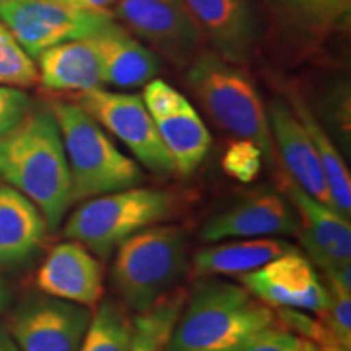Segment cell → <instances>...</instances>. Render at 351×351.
Instances as JSON below:
<instances>
[{
	"label": "cell",
	"mask_w": 351,
	"mask_h": 351,
	"mask_svg": "<svg viewBox=\"0 0 351 351\" xmlns=\"http://www.w3.org/2000/svg\"><path fill=\"white\" fill-rule=\"evenodd\" d=\"M0 176L41 210L56 231L70 208L72 181L59 125L49 106H34L0 135Z\"/></svg>",
	"instance_id": "1"
},
{
	"label": "cell",
	"mask_w": 351,
	"mask_h": 351,
	"mask_svg": "<svg viewBox=\"0 0 351 351\" xmlns=\"http://www.w3.org/2000/svg\"><path fill=\"white\" fill-rule=\"evenodd\" d=\"M275 322L271 307L244 287L221 280L200 282L182 307L165 351H232Z\"/></svg>",
	"instance_id": "2"
},
{
	"label": "cell",
	"mask_w": 351,
	"mask_h": 351,
	"mask_svg": "<svg viewBox=\"0 0 351 351\" xmlns=\"http://www.w3.org/2000/svg\"><path fill=\"white\" fill-rule=\"evenodd\" d=\"M47 106L62 137L72 181V202L142 186V168L116 147L85 109L60 99L51 101Z\"/></svg>",
	"instance_id": "3"
},
{
	"label": "cell",
	"mask_w": 351,
	"mask_h": 351,
	"mask_svg": "<svg viewBox=\"0 0 351 351\" xmlns=\"http://www.w3.org/2000/svg\"><path fill=\"white\" fill-rule=\"evenodd\" d=\"M186 270V231L181 226L158 223L119 244L111 276L125 306L138 314L169 295Z\"/></svg>",
	"instance_id": "4"
},
{
	"label": "cell",
	"mask_w": 351,
	"mask_h": 351,
	"mask_svg": "<svg viewBox=\"0 0 351 351\" xmlns=\"http://www.w3.org/2000/svg\"><path fill=\"white\" fill-rule=\"evenodd\" d=\"M187 83L223 130L236 138L251 140L261 148L263 158L274 160L275 145L269 114L247 73L217 52H200L192 59Z\"/></svg>",
	"instance_id": "5"
},
{
	"label": "cell",
	"mask_w": 351,
	"mask_h": 351,
	"mask_svg": "<svg viewBox=\"0 0 351 351\" xmlns=\"http://www.w3.org/2000/svg\"><path fill=\"white\" fill-rule=\"evenodd\" d=\"M174 213V195L160 189L130 187L83 200L70 215L64 236L98 257H109L135 232Z\"/></svg>",
	"instance_id": "6"
},
{
	"label": "cell",
	"mask_w": 351,
	"mask_h": 351,
	"mask_svg": "<svg viewBox=\"0 0 351 351\" xmlns=\"http://www.w3.org/2000/svg\"><path fill=\"white\" fill-rule=\"evenodd\" d=\"M0 21L32 59L56 44L91 38L112 21L108 12L86 10L70 0H7Z\"/></svg>",
	"instance_id": "7"
},
{
	"label": "cell",
	"mask_w": 351,
	"mask_h": 351,
	"mask_svg": "<svg viewBox=\"0 0 351 351\" xmlns=\"http://www.w3.org/2000/svg\"><path fill=\"white\" fill-rule=\"evenodd\" d=\"M78 106L129 148L135 160L156 174H173L176 166L142 96L103 88L77 93Z\"/></svg>",
	"instance_id": "8"
},
{
	"label": "cell",
	"mask_w": 351,
	"mask_h": 351,
	"mask_svg": "<svg viewBox=\"0 0 351 351\" xmlns=\"http://www.w3.org/2000/svg\"><path fill=\"white\" fill-rule=\"evenodd\" d=\"M282 189L300 217V238L327 282L351 289V226L345 217L298 186L288 174Z\"/></svg>",
	"instance_id": "9"
},
{
	"label": "cell",
	"mask_w": 351,
	"mask_h": 351,
	"mask_svg": "<svg viewBox=\"0 0 351 351\" xmlns=\"http://www.w3.org/2000/svg\"><path fill=\"white\" fill-rule=\"evenodd\" d=\"M142 99L176 171L182 176L194 174L212 147V135L199 112L186 96L158 78L145 85Z\"/></svg>",
	"instance_id": "10"
},
{
	"label": "cell",
	"mask_w": 351,
	"mask_h": 351,
	"mask_svg": "<svg viewBox=\"0 0 351 351\" xmlns=\"http://www.w3.org/2000/svg\"><path fill=\"white\" fill-rule=\"evenodd\" d=\"M90 320L86 306L34 293L12 314L8 332L20 351H78Z\"/></svg>",
	"instance_id": "11"
},
{
	"label": "cell",
	"mask_w": 351,
	"mask_h": 351,
	"mask_svg": "<svg viewBox=\"0 0 351 351\" xmlns=\"http://www.w3.org/2000/svg\"><path fill=\"white\" fill-rule=\"evenodd\" d=\"M117 13L174 64L192 62L199 51L200 32L184 0H117Z\"/></svg>",
	"instance_id": "12"
},
{
	"label": "cell",
	"mask_w": 351,
	"mask_h": 351,
	"mask_svg": "<svg viewBox=\"0 0 351 351\" xmlns=\"http://www.w3.org/2000/svg\"><path fill=\"white\" fill-rule=\"evenodd\" d=\"M241 282L257 300L283 309L319 313L328 302V289L314 265L295 249L241 275Z\"/></svg>",
	"instance_id": "13"
},
{
	"label": "cell",
	"mask_w": 351,
	"mask_h": 351,
	"mask_svg": "<svg viewBox=\"0 0 351 351\" xmlns=\"http://www.w3.org/2000/svg\"><path fill=\"white\" fill-rule=\"evenodd\" d=\"M300 217L291 202L270 191L256 192L215 215L200 231L205 243L298 234Z\"/></svg>",
	"instance_id": "14"
},
{
	"label": "cell",
	"mask_w": 351,
	"mask_h": 351,
	"mask_svg": "<svg viewBox=\"0 0 351 351\" xmlns=\"http://www.w3.org/2000/svg\"><path fill=\"white\" fill-rule=\"evenodd\" d=\"M36 287L44 295L91 307L104 291V271L93 252L77 241L54 245L36 274Z\"/></svg>",
	"instance_id": "15"
},
{
	"label": "cell",
	"mask_w": 351,
	"mask_h": 351,
	"mask_svg": "<svg viewBox=\"0 0 351 351\" xmlns=\"http://www.w3.org/2000/svg\"><path fill=\"white\" fill-rule=\"evenodd\" d=\"M269 124L287 174L302 191L332 207L327 179L315 147L291 106L283 99L271 101Z\"/></svg>",
	"instance_id": "16"
},
{
	"label": "cell",
	"mask_w": 351,
	"mask_h": 351,
	"mask_svg": "<svg viewBox=\"0 0 351 351\" xmlns=\"http://www.w3.org/2000/svg\"><path fill=\"white\" fill-rule=\"evenodd\" d=\"M195 23L204 28L217 54L231 64L251 57L257 43V21L247 0H184Z\"/></svg>",
	"instance_id": "17"
},
{
	"label": "cell",
	"mask_w": 351,
	"mask_h": 351,
	"mask_svg": "<svg viewBox=\"0 0 351 351\" xmlns=\"http://www.w3.org/2000/svg\"><path fill=\"white\" fill-rule=\"evenodd\" d=\"M36 59L39 82L51 91L82 93L106 85L93 38L56 44Z\"/></svg>",
	"instance_id": "18"
},
{
	"label": "cell",
	"mask_w": 351,
	"mask_h": 351,
	"mask_svg": "<svg viewBox=\"0 0 351 351\" xmlns=\"http://www.w3.org/2000/svg\"><path fill=\"white\" fill-rule=\"evenodd\" d=\"M47 232L41 210L12 186H0V267H20L39 251Z\"/></svg>",
	"instance_id": "19"
},
{
	"label": "cell",
	"mask_w": 351,
	"mask_h": 351,
	"mask_svg": "<svg viewBox=\"0 0 351 351\" xmlns=\"http://www.w3.org/2000/svg\"><path fill=\"white\" fill-rule=\"evenodd\" d=\"M91 38L98 47L106 85L137 88L158 75V57L114 21Z\"/></svg>",
	"instance_id": "20"
},
{
	"label": "cell",
	"mask_w": 351,
	"mask_h": 351,
	"mask_svg": "<svg viewBox=\"0 0 351 351\" xmlns=\"http://www.w3.org/2000/svg\"><path fill=\"white\" fill-rule=\"evenodd\" d=\"M293 251L291 244L274 238L232 241L202 249L194 256L197 275H244L261 269L267 262Z\"/></svg>",
	"instance_id": "21"
},
{
	"label": "cell",
	"mask_w": 351,
	"mask_h": 351,
	"mask_svg": "<svg viewBox=\"0 0 351 351\" xmlns=\"http://www.w3.org/2000/svg\"><path fill=\"white\" fill-rule=\"evenodd\" d=\"M288 104L298 116V119L304 127L307 135L313 140L315 152H317L324 174H326L328 192H330L332 208L339 212L346 219L351 213V178L340 152L333 145L332 138L315 119L314 112L307 106L304 98L296 90L288 91Z\"/></svg>",
	"instance_id": "22"
},
{
	"label": "cell",
	"mask_w": 351,
	"mask_h": 351,
	"mask_svg": "<svg viewBox=\"0 0 351 351\" xmlns=\"http://www.w3.org/2000/svg\"><path fill=\"white\" fill-rule=\"evenodd\" d=\"M186 295L173 291L145 313H138L127 351H163L181 314Z\"/></svg>",
	"instance_id": "23"
},
{
	"label": "cell",
	"mask_w": 351,
	"mask_h": 351,
	"mask_svg": "<svg viewBox=\"0 0 351 351\" xmlns=\"http://www.w3.org/2000/svg\"><path fill=\"white\" fill-rule=\"evenodd\" d=\"M134 322L124 307L112 300L99 302L78 351H127Z\"/></svg>",
	"instance_id": "24"
},
{
	"label": "cell",
	"mask_w": 351,
	"mask_h": 351,
	"mask_svg": "<svg viewBox=\"0 0 351 351\" xmlns=\"http://www.w3.org/2000/svg\"><path fill=\"white\" fill-rule=\"evenodd\" d=\"M327 283V306L314 313L322 332L320 351H351V289Z\"/></svg>",
	"instance_id": "25"
},
{
	"label": "cell",
	"mask_w": 351,
	"mask_h": 351,
	"mask_svg": "<svg viewBox=\"0 0 351 351\" xmlns=\"http://www.w3.org/2000/svg\"><path fill=\"white\" fill-rule=\"evenodd\" d=\"M280 10L309 32H328L348 16L351 0H274Z\"/></svg>",
	"instance_id": "26"
},
{
	"label": "cell",
	"mask_w": 351,
	"mask_h": 351,
	"mask_svg": "<svg viewBox=\"0 0 351 351\" xmlns=\"http://www.w3.org/2000/svg\"><path fill=\"white\" fill-rule=\"evenodd\" d=\"M39 82L36 64L0 21V85L29 88Z\"/></svg>",
	"instance_id": "27"
},
{
	"label": "cell",
	"mask_w": 351,
	"mask_h": 351,
	"mask_svg": "<svg viewBox=\"0 0 351 351\" xmlns=\"http://www.w3.org/2000/svg\"><path fill=\"white\" fill-rule=\"evenodd\" d=\"M263 153L251 140L238 138L225 152L221 166L230 178L239 182H252L261 173Z\"/></svg>",
	"instance_id": "28"
},
{
	"label": "cell",
	"mask_w": 351,
	"mask_h": 351,
	"mask_svg": "<svg viewBox=\"0 0 351 351\" xmlns=\"http://www.w3.org/2000/svg\"><path fill=\"white\" fill-rule=\"evenodd\" d=\"M232 351H317V348L296 333L274 326L252 335Z\"/></svg>",
	"instance_id": "29"
},
{
	"label": "cell",
	"mask_w": 351,
	"mask_h": 351,
	"mask_svg": "<svg viewBox=\"0 0 351 351\" xmlns=\"http://www.w3.org/2000/svg\"><path fill=\"white\" fill-rule=\"evenodd\" d=\"M32 108L33 99L28 93L16 86L0 85V135L19 125Z\"/></svg>",
	"instance_id": "30"
},
{
	"label": "cell",
	"mask_w": 351,
	"mask_h": 351,
	"mask_svg": "<svg viewBox=\"0 0 351 351\" xmlns=\"http://www.w3.org/2000/svg\"><path fill=\"white\" fill-rule=\"evenodd\" d=\"M75 5L93 12H108V8L114 5L117 0H70Z\"/></svg>",
	"instance_id": "31"
},
{
	"label": "cell",
	"mask_w": 351,
	"mask_h": 351,
	"mask_svg": "<svg viewBox=\"0 0 351 351\" xmlns=\"http://www.w3.org/2000/svg\"><path fill=\"white\" fill-rule=\"evenodd\" d=\"M0 351H20L7 327L0 326Z\"/></svg>",
	"instance_id": "32"
},
{
	"label": "cell",
	"mask_w": 351,
	"mask_h": 351,
	"mask_svg": "<svg viewBox=\"0 0 351 351\" xmlns=\"http://www.w3.org/2000/svg\"><path fill=\"white\" fill-rule=\"evenodd\" d=\"M10 301H12L10 288H8L5 280L0 276V313H2V311L5 309L8 304H10Z\"/></svg>",
	"instance_id": "33"
},
{
	"label": "cell",
	"mask_w": 351,
	"mask_h": 351,
	"mask_svg": "<svg viewBox=\"0 0 351 351\" xmlns=\"http://www.w3.org/2000/svg\"><path fill=\"white\" fill-rule=\"evenodd\" d=\"M2 2H7V0H0V3H2Z\"/></svg>",
	"instance_id": "34"
}]
</instances>
